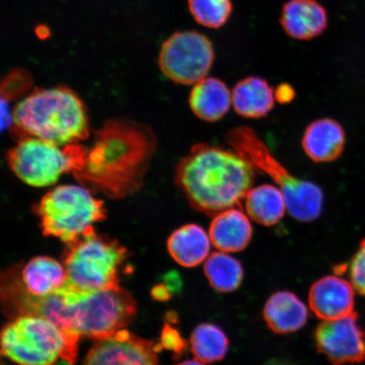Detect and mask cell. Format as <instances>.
I'll list each match as a JSON object with an SVG mask.
<instances>
[{
    "label": "cell",
    "mask_w": 365,
    "mask_h": 365,
    "mask_svg": "<svg viewBox=\"0 0 365 365\" xmlns=\"http://www.w3.org/2000/svg\"><path fill=\"white\" fill-rule=\"evenodd\" d=\"M280 21L292 38L310 40L325 31L328 18L317 0H289L282 8Z\"/></svg>",
    "instance_id": "14"
},
{
    "label": "cell",
    "mask_w": 365,
    "mask_h": 365,
    "mask_svg": "<svg viewBox=\"0 0 365 365\" xmlns=\"http://www.w3.org/2000/svg\"><path fill=\"white\" fill-rule=\"evenodd\" d=\"M228 145L252 165L255 170L268 175L284 195L287 212L296 220L310 222L322 212L323 193L312 182L292 175L273 156L270 149L248 126L228 130Z\"/></svg>",
    "instance_id": "4"
},
{
    "label": "cell",
    "mask_w": 365,
    "mask_h": 365,
    "mask_svg": "<svg viewBox=\"0 0 365 365\" xmlns=\"http://www.w3.org/2000/svg\"><path fill=\"white\" fill-rule=\"evenodd\" d=\"M230 340L220 327L200 324L190 337V349L195 359L205 364L221 361L226 357Z\"/></svg>",
    "instance_id": "24"
},
{
    "label": "cell",
    "mask_w": 365,
    "mask_h": 365,
    "mask_svg": "<svg viewBox=\"0 0 365 365\" xmlns=\"http://www.w3.org/2000/svg\"><path fill=\"white\" fill-rule=\"evenodd\" d=\"M11 125L18 133L61 147L79 143L89 135L85 104L65 86L33 91L14 108Z\"/></svg>",
    "instance_id": "3"
},
{
    "label": "cell",
    "mask_w": 365,
    "mask_h": 365,
    "mask_svg": "<svg viewBox=\"0 0 365 365\" xmlns=\"http://www.w3.org/2000/svg\"><path fill=\"white\" fill-rule=\"evenodd\" d=\"M349 272L354 289L365 296V239L360 242L357 252L351 259Z\"/></svg>",
    "instance_id": "26"
},
{
    "label": "cell",
    "mask_w": 365,
    "mask_h": 365,
    "mask_svg": "<svg viewBox=\"0 0 365 365\" xmlns=\"http://www.w3.org/2000/svg\"><path fill=\"white\" fill-rule=\"evenodd\" d=\"M204 272L210 285L220 293L239 289L244 279L241 263L226 252H214L205 262Z\"/></svg>",
    "instance_id": "23"
},
{
    "label": "cell",
    "mask_w": 365,
    "mask_h": 365,
    "mask_svg": "<svg viewBox=\"0 0 365 365\" xmlns=\"http://www.w3.org/2000/svg\"><path fill=\"white\" fill-rule=\"evenodd\" d=\"M35 34L41 40H45L50 36V30L47 26L39 25L36 27Z\"/></svg>",
    "instance_id": "30"
},
{
    "label": "cell",
    "mask_w": 365,
    "mask_h": 365,
    "mask_svg": "<svg viewBox=\"0 0 365 365\" xmlns=\"http://www.w3.org/2000/svg\"><path fill=\"white\" fill-rule=\"evenodd\" d=\"M188 6L195 21L207 29L225 26L232 11L231 0H188Z\"/></svg>",
    "instance_id": "25"
},
{
    "label": "cell",
    "mask_w": 365,
    "mask_h": 365,
    "mask_svg": "<svg viewBox=\"0 0 365 365\" xmlns=\"http://www.w3.org/2000/svg\"><path fill=\"white\" fill-rule=\"evenodd\" d=\"M126 258L127 250L117 240L91 231L67 245V284L83 291L116 289L120 287L118 268Z\"/></svg>",
    "instance_id": "7"
},
{
    "label": "cell",
    "mask_w": 365,
    "mask_h": 365,
    "mask_svg": "<svg viewBox=\"0 0 365 365\" xmlns=\"http://www.w3.org/2000/svg\"><path fill=\"white\" fill-rule=\"evenodd\" d=\"M162 346L176 354L185 349V341L175 328L166 325L162 333Z\"/></svg>",
    "instance_id": "27"
},
{
    "label": "cell",
    "mask_w": 365,
    "mask_h": 365,
    "mask_svg": "<svg viewBox=\"0 0 365 365\" xmlns=\"http://www.w3.org/2000/svg\"><path fill=\"white\" fill-rule=\"evenodd\" d=\"M23 287L31 294L43 297L53 293L67 284L65 266L51 257L31 259L21 273Z\"/></svg>",
    "instance_id": "21"
},
{
    "label": "cell",
    "mask_w": 365,
    "mask_h": 365,
    "mask_svg": "<svg viewBox=\"0 0 365 365\" xmlns=\"http://www.w3.org/2000/svg\"><path fill=\"white\" fill-rule=\"evenodd\" d=\"M153 294L157 299L166 300L170 298V289L165 286L159 285L153 291Z\"/></svg>",
    "instance_id": "29"
},
{
    "label": "cell",
    "mask_w": 365,
    "mask_h": 365,
    "mask_svg": "<svg viewBox=\"0 0 365 365\" xmlns=\"http://www.w3.org/2000/svg\"><path fill=\"white\" fill-rule=\"evenodd\" d=\"M252 235V225L240 207L227 209L217 214L210 225L212 244L222 252L244 250L250 243Z\"/></svg>",
    "instance_id": "15"
},
{
    "label": "cell",
    "mask_w": 365,
    "mask_h": 365,
    "mask_svg": "<svg viewBox=\"0 0 365 365\" xmlns=\"http://www.w3.org/2000/svg\"><path fill=\"white\" fill-rule=\"evenodd\" d=\"M88 149L71 144L61 147L25 136L9 150V166L19 179L34 187L56 184L63 173H78L83 168Z\"/></svg>",
    "instance_id": "8"
},
{
    "label": "cell",
    "mask_w": 365,
    "mask_h": 365,
    "mask_svg": "<svg viewBox=\"0 0 365 365\" xmlns=\"http://www.w3.org/2000/svg\"><path fill=\"white\" fill-rule=\"evenodd\" d=\"M232 104V94L225 82L204 78L195 84L190 96V106L196 117L216 122L226 115Z\"/></svg>",
    "instance_id": "18"
},
{
    "label": "cell",
    "mask_w": 365,
    "mask_h": 365,
    "mask_svg": "<svg viewBox=\"0 0 365 365\" xmlns=\"http://www.w3.org/2000/svg\"><path fill=\"white\" fill-rule=\"evenodd\" d=\"M358 314L324 321L314 331L319 353L335 365L354 364L365 359V334L358 323Z\"/></svg>",
    "instance_id": "11"
},
{
    "label": "cell",
    "mask_w": 365,
    "mask_h": 365,
    "mask_svg": "<svg viewBox=\"0 0 365 365\" xmlns=\"http://www.w3.org/2000/svg\"><path fill=\"white\" fill-rule=\"evenodd\" d=\"M74 331L95 341L124 330L134 319L137 307L129 292L121 287L83 291L71 286Z\"/></svg>",
    "instance_id": "9"
},
{
    "label": "cell",
    "mask_w": 365,
    "mask_h": 365,
    "mask_svg": "<svg viewBox=\"0 0 365 365\" xmlns=\"http://www.w3.org/2000/svg\"><path fill=\"white\" fill-rule=\"evenodd\" d=\"M354 287L339 276H327L314 282L309 293V304L313 313L332 321L354 312Z\"/></svg>",
    "instance_id": "13"
},
{
    "label": "cell",
    "mask_w": 365,
    "mask_h": 365,
    "mask_svg": "<svg viewBox=\"0 0 365 365\" xmlns=\"http://www.w3.org/2000/svg\"><path fill=\"white\" fill-rule=\"evenodd\" d=\"M148 135L143 127L131 123H109L99 132L83 168L75 175L115 197L131 192L141 182L153 152Z\"/></svg>",
    "instance_id": "2"
},
{
    "label": "cell",
    "mask_w": 365,
    "mask_h": 365,
    "mask_svg": "<svg viewBox=\"0 0 365 365\" xmlns=\"http://www.w3.org/2000/svg\"><path fill=\"white\" fill-rule=\"evenodd\" d=\"M344 128L331 118L314 121L305 130L302 139L304 153L316 163H329L339 158L344 150Z\"/></svg>",
    "instance_id": "16"
},
{
    "label": "cell",
    "mask_w": 365,
    "mask_h": 365,
    "mask_svg": "<svg viewBox=\"0 0 365 365\" xmlns=\"http://www.w3.org/2000/svg\"><path fill=\"white\" fill-rule=\"evenodd\" d=\"M211 244V239L203 228L191 223L173 232L168 240V250L180 266L195 267L208 258Z\"/></svg>",
    "instance_id": "19"
},
{
    "label": "cell",
    "mask_w": 365,
    "mask_h": 365,
    "mask_svg": "<svg viewBox=\"0 0 365 365\" xmlns=\"http://www.w3.org/2000/svg\"><path fill=\"white\" fill-rule=\"evenodd\" d=\"M176 365H205V364L202 361H200V360L192 359V360H185V361L181 362Z\"/></svg>",
    "instance_id": "32"
},
{
    "label": "cell",
    "mask_w": 365,
    "mask_h": 365,
    "mask_svg": "<svg viewBox=\"0 0 365 365\" xmlns=\"http://www.w3.org/2000/svg\"><path fill=\"white\" fill-rule=\"evenodd\" d=\"M267 325L277 334H289L299 331L307 322L309 312L298 296L289 291L273 294L263 309Z\"/></svg>",
    "instance_id": "17"
},
{
    "label": "cell",
    "mask_w": 365,
    "mask_h": 365,
    "mask_svg": "<svg viewBox=\"0 0 365 365\" xmlns=\"http://www.w3.org/2000/svg\"><path fill=\"white\" fill-rule=\"evenodd\" d=\"M245 200L249 217L263 226L276 225L284 217L287 209L284 193L272 185L251 189Z\"/></svg>",
    "instance_id": "22"
},
{
    "label": "cell",
    "mask_w": 365,
    "mask_h": 365,
    "mask_svg": "<svg viewBox=\"0 0 365 365\" xmlns=\"http://www.w3.org/2000/svg\"><path fill=\"white\" fill-rule=\"evenodd\" d=\"M232 103L239 115L259 118L267 115L272 110L275 103V95L266 80L250 76L235 86Z\"/></svg>",
    "instance_id": "20"
},
{
    "label": "cell",
    "mask_w": 365,
    "mask_h": 365,
    "mask_svg": "<svg viewBox=\"0 0 365 365\" xmlns=\"http://www.w3.org/2000/svg\"><path fill=\"white\" fill-rule=\"evenodd\" d=\"M82 365H160L156 346L125 330L95 344Z\"/></svg>",
    "instance_id": "12"
},
{
    "label": "cell",
    "mask_w": 365,
    "mask_h": 365,
    "mask_svg": "<svg viewBox=\"0 0 365 365\" xmlns=\"http://www.w3.org/2000/svg\"><path fill=\"white\" fill-rule=\"evenodd\" d=\"M294 91L290 86L282 84L278 86L276 91V98L278 102L282 103H289L293 100Z\"/></svg>",
    "instance_id": "28"
},
{
    "label": "cell",
    "mask_w": 365,
    "mask_h": 365,
    "mask_svg": "<svg viewBox=\"0 0 365 365\" xmlns=\"http://www.w3.org/2000/svg\"><path fill=\"white\" fill-rule=\"evenodd\" d=\"M264 365H297L294 362L287 359H272Z\"/></svg>",
    "instance_id": "31"
},
{
    "label": "cell",
    "mask_w": 365,
    "mask_h": 365,
    "mask_svg": "<svg viewBox=\"0 0 365 365\" xmlns=\"http://www.w3.org/2000/svg\"><path fill=\"white\" fill-rule=\"evenodd\" d=\"M255 180L254 167L235 150L207 143L193 145L176 168L178 188L191 207L208 217L241 208Z\"/></svg>",
    "instance_id": "1"
},
{
    "label": "cell",
    "mask_w": 365,
    "mask_h": 365,
    "mask_svg": "<svg viewBox=\"0 0 365 365\" xmlns=\"http://www.w3.org/2000/svg\"><path fill=\"white\" fill-rule=\"evenodd\" d=\"M213 62L211 41L195 31L172 35L163 44L158 58L163 74L175 83L186 86L205 78Z\"/></svg>",
    "instance_id": "10"
},
{
    "label": "cell",
    "mask_w": 365,
    "mask_h": 365,
    "mask_svg": "<svg viewBox=\"0 0 365 365\" xmlns=\"http://www.w3.org/2000/svg\"><path fill=\"white\" fill-rule=\"evenodd\" d=\"M44 236L56 237L66 245L74 243L93 225L106 218L103 202L88 189L77 185H59L48 191L35 207Z\"/></svg>",
    "instance_id": "6"
},
{
    "label": "cell",
    "mask_w": 365,
    "mask_h": 365,
    "mask_svg": "<svg viewBox=\"0 0 365 365\" xmlns=\"http://www.w3.org/2000/svg\"><path fill=\"white\" fill-rule=\"evenodd\" d=\"M79 339L44 317L20 316L4 327L1 353L18 365H74Z\"/></svg>",
    "instance_id": "5"
}]
</instances>
